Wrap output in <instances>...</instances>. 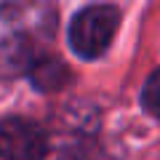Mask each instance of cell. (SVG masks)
<instances>
[{
  "instance_id": "1",
  "label": "cell",
  "mask_w": 160,
  "mask_h": 160,
  "mask_svg": "<svg viewBox=\"0 0 160 160\" xmlns=\"http://www.w3.org/2000/svg\"><path fill=\"white\" fill-rule=\"evenodd\" d=\"M120 24V11L107 3L88 6L72 19L69 24V46L78 56L96 59L107 51Z\"/></svg>"
},
{
  "instance_id": "2",
  "label": "cell",
  "mask_w": 160,
  "mask_h": 160,
  "mask_svg": "<svg viewBox=\"0 0 160 160\" xmlns=\"http://www.w3.org/2000/svg\"><path fill=\"white\" fill-rule=\"evenodd\" d=\"M48 152L46 131L27 118H6L0 123V158L3 160H43Z\"/></svg>"
},
{
  "instance_id": "3",
  "label": "cell",
  "mask_w": 160,
  "mask_h": 160,
  "mask_svg": "<svg viewBox=\"0 0 160 160\" xmlns=\"http://www.w3.org/2000/svg\"><path fill=\"white\" fill-rule=\"evenodd\" d=\"M29 80L38 91H46V93H53V91H62L64 86L69 83V69L64 67L59 59H40V62H32L29 67Z\"/></svg>"
},
{
  "instance_id": "4",
  "label": "cell",
  "mask_w": 160,
  "mask_h": 160,
  "mask_svg": "<svg viewBox=\"0 0 160 160\" xmlns=\"http://www.w3.org/2000/svg\"><path fill=\"white\" fill-rule=\"evenodd\" d=\"M142 104L149 115L160 118V69H155L149 75V80L144 83V91H142Z\"/></svg>"
},
{
  "instance_id": "5",
  "label": "cell",
  "mask_w": 160,
  "mask_h": 160,
  "mask_svg": "<svg viewBox=\"0 0 160 160\" xmlns=\"http://www.w3.org/2000/svg\"><path fill=\"white\" fill-rule=\"evenodd\" d=\"M59 160H107V158H104L96 147H91V144H78V147H72V152H67L64 158L59 155Z\"/></svg>"
}]
</instances>
